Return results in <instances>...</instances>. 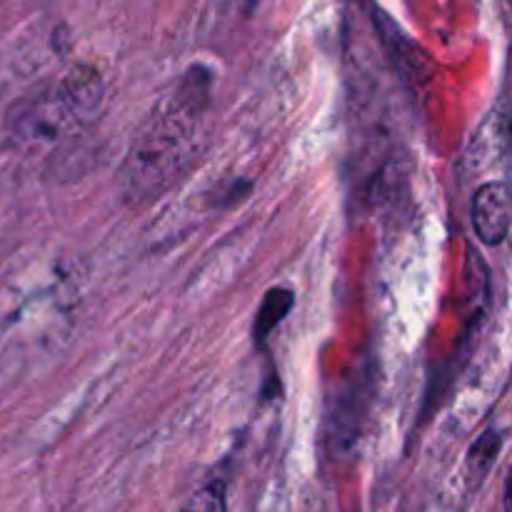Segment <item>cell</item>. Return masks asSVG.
Masks as SVG:
<instances>
[{"label":"cell","instance_id":"cell-6","mask_svg":"<svg viewBox=\"0 0 512 512\" xmlns=\"http://www.w3.org/2000/svg\"><path fill=\"white\" fill-rule=\"evenodd\" d=\"M183 512H228V480L218 475L205 480L185 503Z\"/></svg>","mask_w":512,"mask_h":512},{"label":"cell","instance_id":"cell-2","mask_svg":"<svg viewBox=\"0 0 512 512\" xmlns=\"http://www.w3.org/2000/svg\"><path fill=\"white\" fill-rule=\"evenodd\" d=\"M105 80L90 65L65 70L53 85L25 98L10 113V135L20 148H55L98 120Z\"/></svg>","mask_w":512,"mask_h":512},{"label":"cell","instance_id":"cell-3","mask_svg":"<svg viewBox=\"0 0 512 512\" xmlns=\"http://www.w3.org/2000/svg\"><path fill=\"white\" fill-rule=\"evenodd\" d=\"M475 235L485 245L505 243L510 233V188L505 180H488L473 193L470 203Z\"/></svg>","mask_w":512,"mask_h":512},{"label":"cell","instance_id":"cell-5","mask_svg":"<svg viewBox=\"0 0 512 512\" xmlns=\"http://www.w3.org/2000/svg\"><path fill=\"white\" fill-rule=\"evenodd\" d=\"M500 448H503V438H500L498 430H485V433L475 440L473 450H470V458H468L470 478H473L475 485L483 483L485 475L490 473L495 458L500 455Z\"/></svg>","mask_w":512,"mask_h":512},{"label":"cell","instance_id":"cell-4","mask_svg":"<svg viewBox=\"0 0 512 512\" xmlns=\"http://www.w3.org/2000/svg\"><path fill=\"white\" fill-rule=\"evenodd\" d=\"M295 295L288 288H273L265 293L263 303L258 308V318H255V338L265 340L293 310Z\"/></svg>","mask_w":512,"mask_h":512},{"label":"cell","instance_id":"cell-1","mask_svg":"<svg viewBox=\"0 0 512 512\" xmlns=\"http://www.w3.org/2000/svg\"><path fill=\"white\" fill-rule=\"evenodd\" d=\"M208 105L210 75L203 68H190L125 155L120 185L128 198H153L188 168Z\"/></svg>","mask_w":512,"mask_h":512}]
</instances>
